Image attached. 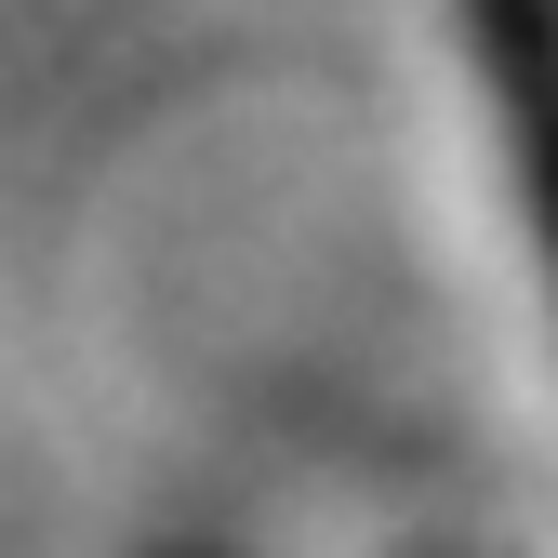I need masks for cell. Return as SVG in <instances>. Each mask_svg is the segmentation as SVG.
<instances>
[{
	"label": "cell",
	"mask_w": 558,
	"mask_h": 558,
	"mask_svg": "<svg viewBox=\"0 0 558 558\" xmlns=\"http://www.w3.org/2000/svg\"><path fill=\"white\" fill-rule=\"evenodd\" d=\"M465 53L506 107V160L532 199V240L558 266V0H465Z\"/></svg>",
	"instance_id": "obj_1"
}]
</instances>
